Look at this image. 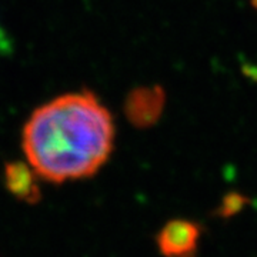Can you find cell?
Returning a JSON list of instances; mask_svg holds the SVG:
<instances>
[{
    "label": "cell",
    "mask_w": 257,
    "mask_h": 257,
    "mask_svg": "<svg viewBox=\"0 0 257 257\" xmlns=\"http://www.w3.org/2000/svg\"><path fill=\"white\" fill-rule=\"evenodd\" d=\"M166 106V92L160 86H142L128 93L124 100V116L135 127L155 126Z\"/></svg>",
    "instance_id": "cell-2"
},
{
    "label": "cell",
    "mask_w": 257,
    "mask_h": 257,
    "mask_svg": "<svg viewBox=\"0 0 257 257\" xmlns=\"http://www.w3.org/2000/svg\"><path fill=\"white\" fill-rule=\"evenodd\" d=\"M200 227L190 220L176 219L157 234V246L166 257H194Z\"/></svg>",
    "instance_id": "cell-3"
},
{
    "label": "cell",
    "mask_w": 257,
    "mask_h": 257,
    "mask_svg": "<svg viewBox=\"0 0 257 257\" xmlns=\"http://www.w3.org/2000/svg\"><path fill=\"white\" fill-rule=\"evenodd\" d=\"M32 166L23 162H9L5 165V184L10 194L19 200L35 204L40 200V187Z\"/></svg>",
    "instance_id": "cell-4"
},
{
    "label": "cell",
    "mask_w": 257,
    "mask_h": 257,
    "mask_svg": "<svg viewBox=\"0 0 257 257\" xmlns=\"http://www.w3.org/2000/svg\"><path fill=\"white\" fill-rule=\"evenodd\" d=\"M114 145L111 113L90 90L67 93L37 107L22 146L39 177L60 184L96 175Z\"/></svg>",
    "instance_id": "cell-1"
},
{
    "label": "cell",
    "mask_w": 257,
    "mask_h": 257,
    "mask_svg": "<svg viewBox=\"0 0 257 257\" xmlns=\"http://www.w3.org/2000/svg\"><path fill=\"white\" fill-rule=\"evenodd\" d=\"M253 3H254V6L257 8V0H253Z\"/></svg>",
    "instance_id": "cell-5"
}]
</instances>
